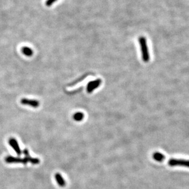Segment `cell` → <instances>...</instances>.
<instances>
[{
    "label": "cell",
    "instance_id": "6da1fadb",
    "mask_svg": "<svg viewBox=\"0 0 189 189\" xmlns=\"http://www.w3.org/2000/svg\"><path fill=\"white\" fill-rule=\"evenodd\" d=\"M139 42L140 44V46L142 47V56L143 59L145 62H147L149 59V56L148 54L147 47L146 44V40L144 37H141L139 39Z\"/></svg>",
    "mask_w": 189,
    "mask_h": 189
},
{
    "label": "cell",
    "instance_id": "7a4b0ae2",
    "mask_svg": "<svg viewBox=\"0 0 189 189\" xmlns=\"http://www.w3.org/2000/svg\"><path fill=\"white\" fill-rule=\"evenodd\" d=\"M168 165L171 167L182 166L189 168V160L183 159H175L171 158L168 161Z\"/></svg>",
    "mask_w": 189,
    "mask_h": 189
},
{
    "label": "cell",
    "instance_id": "3957f363",
    "mask_svg": "<svg viewBox=\"0 0 189 189\" xmlns=\"http://www.w3.org/2000/svg\"><path fill=\"white\" fill-rule=\"evenodd\" d=\"M5 161L8 164H17L21 163L23 164H26L28 163L25 158H22L20 157H15L13 156H7L5 158Z\"/></svg>",
    "mask_w": 189,
    "mask_h": 189
},
{
    "label": "cell",
    "instance_id": "277c9868",
    "mask_svg": "<svg viewBox=\"0 0 189 189\" xmlns=\"http://www.w3.org/2000/svg\"><path fill=\"white\" fill-rule=\"evenodd\" d=\"M20 102L22 105H28V106L32 107L33 108H37L40 105V103L38 100L28 99H26V98L22 99L20 101Z\"/></svg>",
    "mask_w": 189,
    "mask_h": 189
},
{
    "label": "cell",
    "instance_id": "5b68a950",
    "mask_svg": "<svg viewBox=\"0 0 189 189\" xmlns=\"http://www.w3.org/2000/svg\"><path fill=\"white\" fill-rule=\"evenodd\" d=\"M9 145H11L12 147L15 150V151L17 154V155L20 156L22 154V151L19 147V145L17 143V141L15 138H11L9 140Z\"/></svg>",
    "mask_w": 189,
    "mask_h": 189
},
{
    "label": "cell",
    "instance_id": "8992f818",
    "mask_svg": "<svg viewBox=\"0 0 189 189\" xmlns=\"http://www.w3.org/2000/svg\"><path fill=\"white\" fill-rule=\"evenodd\" d=\"M101 83V80H96L94 81H90L88 86H87V91L88 92L91 93L96 88H97L99 87V86L100 85Z\"/></svg>",
    "mask_w": 189,
    "mask_h": 189
},
{
    "label": "cell",
    "instance_id": "52a82bcc",
    "mask_svg": "<svg viewBox=\"0 0 189 189\" xmlns=\"http://www.w3.org/2000/svg\"><path fill=\"white\" fill-rule=\"evenodd\" d=\"M23 154L25 156V158L28 162H30L33 165H37L40 163V160L36 158H32L29 154V151L27 149L23 151Z\"/></svg>",
    "mask_w": 189,
    "mask_h": 189
},
{
    "label": "cell",
    "instance_id": "ba28073f",
    "mask_svg": "<svg viewBox=\"0 0 189 189\" xmlns=\"http://www.w3.org/2000/svg\"><path fill=\"white\" fill-rule=\"evenodd\" d=\"M55 179L57 182V183L58 184V185L61 187H65L66 186V181L64 179V178H63V176L59 174V173H56L55 175Z\"/></svg>",
    "mask_w": 189,
    "mask_h": 189
},
{
    "label": "cell",
    "instance_id": "9c48e42d",
    "mask_svg": "<svg viewBox=\"0 0 189 189\" xmlns=\"http://www.w3.org/2000/svg\"><path fill=\"white\" fill-rule=\"evenodd\" d=\"M22 52L24 55L26 56H31L33 55V50L28 47H23L22 48Z\"/></svg>",
    "mask_w": 189,
    "mask_h": 189
},
{
    "label": "cell",
    "instance_id": "30bf717a",
    "mask_svg": "<svg viewBox=\"0 0 189 189\" xmlns=\"http://www.w3.org/2000/svg\"><path fill=\"white\" fill-rule=\"evenodd\" d=\"M153 158L158 162H162L165 159V157L161 153H156L153 154Z\"/></svg>",
    "mask_w": 189,
    "mask_h": 189
},
{
    "label": "cell",
    "instance_id": "8fae6325",
    "mask_svg": "<svg viewBox=\"0 0 189 189\" xmlns=\"http://www.w3.org/2000/svg\"><path fill=\"white\" fill-rule=\"evenodd\" d=\"M84 118V114L81 112H77L74 114V119L76 121H81Z\"/></svg>",
    "mask_w": 189,
    "mask_h": 189
},
{
    "label": "cell",
    "instance_id": "7c38bea8",
    "mask_svg": "<svg viewBox=\"0 0 189 189\" xmlns=\"http://www.w3.org/2000/svg\"><path fill=\"white\" fill-rule=\"evenodd\" d=\"M56 1L58 0H47L45 2V5L48 7H50L53 5V4L55 3Z\"/></svg>",
    "mask_w": 189,
    "mask_h": 189
}]
</instances>
